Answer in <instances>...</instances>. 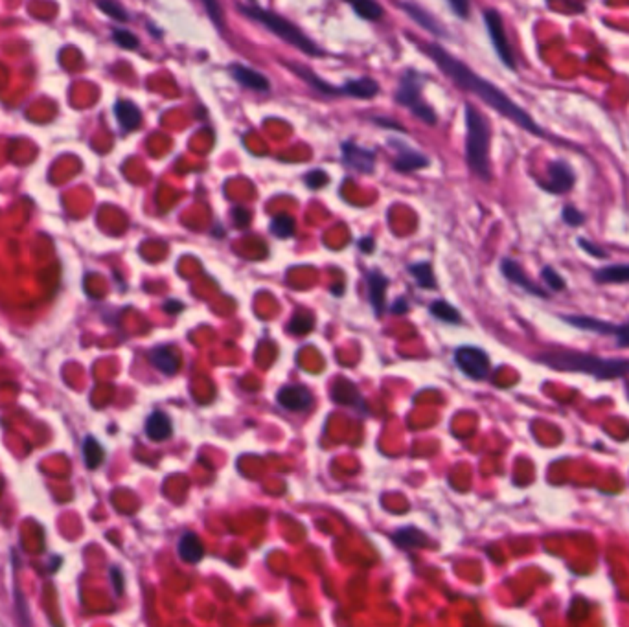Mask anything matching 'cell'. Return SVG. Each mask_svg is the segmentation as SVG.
<instances>
[{"mask_svg": "<svg viewBox=\"0 0 629 627\" xmlns=\"http://www.w3.org/2000/svg\"><path fill=\"white\" fill-rule=\"evenodd\" d=\"M111 576H113V582H114V587H116V591L122 593V574H120L118 568H113Z\"/></svg>", "mask_w": 629, "mask_h": 627, "instance_id": "40", "label": "cell"}, {"mask_svg": "<svg viewBox=\"0 0 629 627\" xmlns=\"http://www.w3.org/2000/svg\"><path fill=\"white\" fill-rule=\"evenodd\" d=\"M541 186L552 193L569 192L574 186V173L563 160L552 162L549 166V183H543Z\"/></svg>", "mask_w": 629, "mask_h": 627, "instance_id": "10", "label": "cell"}, {"mask_svg": "<svg viewBox=\"0 0 629 627\" xmlns=\"http://www.w3.org/2000/svg\"><path fill=\"white\" fill-rule=\"evenodd\" d=\"M361 248L365 252H370L372 248H374V241H372L370 237H367V239H362L361 241Z\"/></svg>", "mask_w": 629, "mask_h": 627, "instance_id": "41", "label": "cell"}, {"mask_svg": "<svg viewBox=\"0 0 629 627\" xmlns=\"http://www.w3.org/2000/svg\"><path fill=\"white\" fill-rule=\"evenodd\" d=\"M596 282L602 283H629V263L628 265H607L602 267L595 274Z\"/></svg>", "mask_w": 629, "mask_h": 627, "instance_id": "21", "label": "cell"}, {"mask_svg": "<svg viewBox=\"0 0 629 627\" xmlns=\"http://www.w3.org/2000/svg\"><path fill=\"white\" fill-rule=\"evenodd\" d=\"M628 397H629V383H628Z\"/></svg>", "mask_w": 629, "mask_h": 627, "instance_id": "44", "label": "cell"}, {"mask_svg": "<svg viewBox=\"0 0 629 627\" xmlns=\"http://www.w3.org/2000/svg\"><path fill=\"white\" fill-rule=\"evenodd\" d=\"M276 400L278 403H280V407H283L285 410H291V412L306 410L307 407L313 403V397L311 394H309V390L298 385L283 386L282 390L278 392Z\"/></svg>", "mask_w": 629, "mask_h": 627, "instance_id": "12", "label": "cell"}, {"mask_svg": "<svg viewBox=\"0 0 629 627\" xmlns=\"http://www.w3.org/2000/svg\"><path fill=\"white\" fill-rule=\"evenodd\" d=\"M285 64H288V69H291L295 74H298V78H302L306 83L311 85L313 89L318 90V92H324V94H332V96L341 94V89H335V87H332V85H327L326 81H323V79L318 78L317 74H313L311 70L306 69V66H302V64H297V63H285Z\"/></svg>", "mask_w": 629, "mask_h": 627, "instance_id": "19", "label": "cell"}, {"mask_svg": "<svg viewBox=\"0 0 629 627\" xmlns=\"http://www.w3.org/2000/svg\"><path fill=\"white\" fill-rule=\"evenodd\" d=\"M234 221H236L238 227H247L248 221H250V213H248L245 208L238 206L234 210Z\"/></svg>", "mask_w": 629, "mask_h": 627, "instance_id": "38", "label": "cell"}, {"mask_svg": "<svg viewBox=\"0 0 629 627\" xmlns=\"http://www.w3.org/2000/svg\"><path fill=\"white\" fill-rule=\"evenodd\" d=\"M149 359H151V365H153L157 370H160L162 374H168V376L175 374V372L181 368V359H178L177 351H175L174 348H166V346H162V348H155V350L149 353Z\"/></svg>", "mask_w": 629, "mask_h": 627, "instance_id": "14", "label": "cell"}, {"mask_svg": "<svg viewBox=\"0 0 629 627\" xmlns=\"http://www.w3.org/2000/svg\"><path fill=\"white\" fill-rule=\"evenodd\" d=\"M411 272L414 274V278H416L418 286L425 287V289L436 286L434 276H432V269L429 263H416V265H411Z\"/></svg>", "mask_w": 629, "mask_h": 627, "instance_id": "29", "label": "cell"}, {"mask_svg": "<svg viewBox=\"0 0 629 627\" xmlns=\"http://www.w3.org/2000/svg\"><path fill=\"white\" fill-rule=\"evenodd\" d=\"M466 125H467V140H466V157L471 171L475 173L481 181H490L491 166H490V124L481 111L466 105Z\"/></svg>", "mask_w": 629, "mask_h": 627, "instance_id": "3", "label": "cell"}, {"mask_svg": "<svg viewBox=\"0 0 629 627\" xmlns=\"http://www.w3.org/2000/svg\"><path fill=\"white\" fill-rule=\"evenodd\" d=\"M238 10L241 11L243 15L248 17V19L256 20L260 22L262 26H265L271 34H274L276 37H280L282 41H285L288 45L295 46L297 50L304 52L307 55H323V50L318 48L315 43H313L306 34H304L300 28L289 22L288 19H283V17L276 15L273 11L269 10H263V8H258L256 4H239Z\"/></svg>", "mask_w": 629, "mask_h": 627, "instance_id": "4", "label": "cell"}, {"mask_svg": "<svg viewBox=\"0 0 629 627\" xmlns=\"http://www.w3.org/2000/svg\"><path fill=\"white\" fill-rule=\"evenodd\" d=\"M352 10L365 20H379L383 17V8L376 0H346Z\"/></svg>", "mask_w": 629, "mask_h": 627, "instance_id": "22", "label": "cell"}, {"mask_svg": "<svg viewBox=\"0 0 629 627\" xmlns=\"http://www.w3.org/2000/svg\"><path fill=\"white\" fill-rule=\"evenodd\" d=\"M431 313L436 316V318H440L444 322H451V324H458L460 322V315L456 311L455 307L451 304H447V302H434L431 307Z\"/></svg>", "mask_w": 629, "mask_h": 627, "instance_id": "28", "label": "cell"}, {"mask_svg": "<svg viewBox=\"0 0 629 627\" xmlns=\"http://www.w3.org/2000/svg\"><path fill=\"white\" fill-rule=\"evenodd\" d=\"M230 74H232V78L236 79L239 85H243V87H247V89L250 90L267 92V90L271 89V83H269V79L265 78V76L256 72V70L250 69V66H245V64H232V66H230Z\"/></svg>", "mask_w": 629, "mask_h": 627, "instance_id": "13", "label": "cell"}, {"mask_svg": "<svg viewBox=\"0 0 629 627\" xmlns=\"http://www.w3.org/2000/svg\"><path fill=\"white\" fill-rule=\"evenodd\" d=\"M271 232L276 237H291L295 234V219L291 216H276L271 221Z\"/></svg>", "mask_w": 629, "mask_h": 627, "instance_id": "27", "label": "cell"}, {"mask_svg": "<svg viewBox=\"0 0 629 627\" xmlns=\"http://www.w3.org/2000/svg\"><path fill=\"white\" fill-rule=\"evenodd\" d=\"M83 458L89 470H96L105 458L104 447L94 438H87L83 442Z\"/></svg>", "mask_w": 629, "mask_h": 627, "instance_id": "23", "label": "cell"}, {"mask_svg": "<svg viewBox=\"0 0 629 627\" xmlns=\"http://www.w3.org/2000/svg\"><path fill=\"white\" fill-rule=\"evenodd\" d=\"M421 78L418 72L414 70H407L405 74L402 76V81H400V87H397L396 99L397 104L407 107L414 116L425 122L427 125H436V113L427 105V101L423 99V92H421Z\"/></svg>", "mask_w": 629, "mask_h": 627, "instance_id": "5", "label": "cell"}, {"mask_svg": "<svg viewBox=\"0 0 629 627\" xmlns=\"http://www.w3.org/2000/svg\"><path fill=\"white\" fill-rule=\"evenodd\" d=\"M388 280L387 278H383L381 274H370L368 278V286H370V298H372V304L376 307L377 313H381V307H383V300H385V287H387Z\"/></svg>", "mask_w": 629, "mask_h": 627, "instance_id": "24", "label": "cell"}, {"mask_svg": "<svg viewBox=\"0 0 629 627\" xmlns=\"http://www.w3.org/2000/svg\"><path fill=\"white\" fill-rule=\"evenodd\" d=\"M306 183L309 188H315V190L323 188V186H326L327 184V175L324 171H320V169H317V171H311L309 175H307Z\"/></svg>", "mask_w": 629, "mask_h": 627, "instance_id": "35", "label": "cell"}, {"mask_svg": "<svg viewBox=\"0 0 629 627\" xmlns=\"http://www.w3.org/2000/svg\"><path fill=\"white\" fill-rule=\"evenodd\" d=\"M113 37H114V41H116V43H118V45L122 46V48L133 50V48H136V46H139V39H136V37H134V35L131 34V31L114 30Z\"/></svg>", "mask_w": 629, "mask_h": 627, "instance_id": "34", "label": "cell"}, {"mask_svg": "<svg viewBox=\"0 0 629 627\" xmlns=\"http://www.w3.org/2000/svg\"><path fill=\"white\" fill-rule=\"evenodd\" d=\"M204 6V10L209 13L210 20H212L213 24L218 26L219 30H223L225 26V17H223V10H221V6H219L218 0H201Z\"/></svg>", "mask_w": 629, "mask_h": 627, "instance_id": "33", "label": "cell"}, {"mask_svg": "<svg viewBox=\"0 0 629 627\" xmlns=\"http://www.w3.org/2000/svg\"><path fill=\"white\" fill-rule=\"evenodd\" d=\"M114 114H116V118H118V124L120 127L124 129V131H134L136 127H140L142 124V113L133 101H118L116 107H114Z\"/></svg>", "mask_w": 629, "mask_h": 627, "instance_id": "16", "label": "cell"}, {"mask_svg": "<svg viewBox=\"0 0 629 627\" xmlns=\"http://www.w3.org/2000/svg\"><path fill=\"white\" fill-rule=\"evenodd\" d=\"M403 10H405L407 13L412 17V20H416L420 26H423V28L434 31V34H438V35L441 34L440 24H438V22H436V20L432 19L429 13H425V11L421 10V8H418V6H412V4H403Z\"/></svg>", "mask_w": 629, "mask_h": 627, "instance_id": "25", "label": "cell"}, {"mask_svg": "<svg viewBox=\"0 0 629 627\" xmlns=\"http://www.w3.org/2000/svg\"><path fill=\"white\" fill-rule=\"evenodd\" d=\"M580 245H581V248H584V251H587V252H589V254H593V256L607 258V252L602 251V248H596L595 245H593V243H591V241H585V239H580Z\"/></svg>", "mask_w": 629, "mask_h": 627, "instance_id": "39", "label": "cell"}, {"mask_svg": "<svg viewBox=\"0 0 629 627\" xmlns=\"http://www.w3.org/2000/svg\"><path fill=\"white\" fill-rule=\"evenodd\" d=\"M537 362L549 366L552 370L587 374V376L605 381L629 376V359H605V357L593 355V353L563 350V348L543 351L537 355Z\"/></svg>", "mask_w": 629, "mask_h": 627, "instance_id": "2", "label": "cell"}, {"mask_svg": "<svg viewBox=\"0 0 629 627\" xmlns=\"http://www.w3.org/2000/svg\"><path fill=\"white\" fill-rule=\"evenodd\" d=\"M455 361L467 377L482 381L490 374V357L481 348L475 346H462L455 351Z\"/></svg>", "mask_w": 629, "mask_h": 627, "instance_id": "7", "label": "cell"}, {"mask_svg": "<svg viewBox=\"0 0 629 627\" xmlns=\"http://www.w3.org/2000/svg\"><path fill=\"white\" fill-rule=\"evenodd\" d=\"M427 54L431 55L432 61L438 64V69L446 76H449L460 89L469 90L475 96H479L484 104L493 107L497 113H500L506 118H510L511 122H516L519 127L530 131L535 136H543V129L535 124L530 114L521 109L516 101H511L499 87H495L493 83H490V81H486L479 74H475L469 66H466L462 61L456 59L455 55L449 54L447 50L441 48L440 45H427Z\"/></svg>", "mask_w": 629, "mask_h": 627, "instance_id": "1", "label": "cell"}, {"mask_svg": "<svg viewBox=\"0 0 629 627\" xmlns=\"http://www.w3.org/2000/svg\"><path fill=\"white\" fill-rule=\"evenodd\" d=\"M204 547L201 543V539L197 537V533H184L181 541H178V556L183 558V561L186 563H197L203 559Z\"/></svg>", "mask_w": 629, "mask_h": 627, "instance_id": "17", "label": "cell"}, {"mask_svg": "<svg viewBox=\"0 0 629 627\" xmlns=\"http://www.w3.org/2000/svg\"><path fill=\"white\" fill-rule=\"evenodd\" d=\"M181 307H183V304H181V302H175V306H171V302H168V306H166V309H168V311H178Z\"/></svg>", "mask_w": 629, "mask_h": 627, "instance_id": "43", "label": "cell"}, {"mask_svg": "<svg viewBox=\"0 0 629 627\" xmlns=\"http://www.w3.org/2000/svg\"><path fill=\"white\" fill-rule=\"evenodd\" d=\"M377 92H379V85H377V81L368 78L352 79V81H348L344 87H341V94L352 96V98L368 99L377 96Z\"/></svg>", "mask_w": 629, "mask_h": 627, "instance_id": "18", "label": "cell"}, {"mask_svg": "<svg viewBox=\"0 0 629 627\" xmlns=\"http://www.w3.org/2000/svg\"><path fill=\"white\" fill-rule=\"evenodd\" d=\"M447 2L460 19H467V15H469V0H447Z\"/></svg>", "mask_w": 629, "mask_h": 627, "instance_id": "37", "label": "cell"}, {"mask_svg": "<svg viewBox=\"0 0 629 627\" xmlns=\"http://www.w3.org/2000/svg\"><path fill=\"white\" fill-rule=\"evenodd\" d=\"M563 219L567 225H570V227H580L585 218H584V213L578 212L574 206H567L563 210Z\"/></svg>", "mask_w": 629, "mask_h": 627, "instance_id": "36", "label": "cell"}, {"mask_svg": "<svg viewBox=\"0 0 629 627\" xmlns=\"http://www.w3.org/2000/svg\"><path fill=\"white\" fill-rule=\"evenodd\" d=\"M484 22L486 28H488V34H490V39L495 46L497 55L500 57V61L508 66V69H516V59H514V52H511L510 45H508V37H506L504 24H502V17H500L499 11L495 10H486L484 11Z\"/></svg>", "mask_w": 629, "mask_h": 627, "instance_id": "8", "label": "cell"}, {"mask_svg": "<svg viewBox=\"0 0 629 627\" xmlns=\"http://www.w3.org/2000/svg\"><path fill=\"white\" fill-rule=\"evenodd\" d=\"M561 318L570 326L580 327V330L595 331L600 335H613L620 348H629V322L628 324H613V322H605L602 318L585 315H563Z\"/></svg>", "mask_w": 629, "mask_h": 627, "instance_id": "6", "label": "cell"}, {"mask_svg": "<svg viewBox=\"0 0 629 627\" xmlns=\"http://www.w3.org/2000/svg\"><path fill=\"white\" fill-rule=\"evenodd\" d=\"M394 539H396V543L400 547H405V549H416V547H423L425 544V535L418 532L416 528L400 530V532H396Z\"/></svg>", "mask_w": 629, "mask_h": 627, "instance_id": "26", "label": "cell"}, {"mask_svg": "<svg viewBox=\"0 0 629 627\" xmlns=\"http://www.w3.org/2000/svg\"><path fill=\"white\" fill-rule=\"evenodd\" d=\"M429 166V158L425 155H421L420 151H412V149H403L397 155L396 162H394V168L397 171H414V169H423Z\"/></svg>", "mask_w": 629, "mask_h": 627, "instance_id": "20", "label": "cell"}, {"mask_svg": "<svg viewBox=\"0 0 629 627\" xmlns=\"http://www.w3.org/2000/svg\"><path fill=\"white\" fill-rule=\"evenodd\" d=\"M500 271L504 274L511 283H516V286L523 287L525 291H528L530 295H535V297H541V298H546V291L543 287H539L535 282H532L528 274L523 271V267L519 265L517 262L514 260H504V262L500 263Z\"/></svg>", "mask_w": 629, "mask_h": 627, "instance_id": "11", "label": "cell"}, {"mask_svg": "<svg viewBox=\"0 0 629 627\" xmlns=\"http://www.w3.org/2000/svg\"><path fill=\"white\" fill-rule=\"evenodd\" d=\"M250 2H254V0H250Z\"/></svg>", "mask_w": 629, "mask_h": 627, "instance_id": "45", "label": "cell"}, {"mask_svg": "<svg viewBox=\"0 0 629 627\" xmlns=\"http://www.w3.org/2000/svg\"><path fill=\"white\" fill-rule=\"evenodd\" d=\"M342 158L350 168L361 173H372L376 168V153L353 142L342 143Z\"/></svg>", "mask_w": 629, "mask_h": 627, "instance_id": "9", "label": "cell"}, {"mask_svg": "<svg viewBox=\"0 0 629 627\" xmlns=\"http://www.w3.org/2000/svg\"><path fill=\"white\" fill-rule=\"evenodd\" d=\"M541 278L545 280L546 287H549L550 291H563L565 287H567V282L563 280L560 272L556 271L552 265H545L543 267V271H541Z\"/></svg>", "mask_w": 629, "mask_h": 627, "instance_id": "30", "label": "cell"}, {"mask_svg": "<svg viewBox=\"0 0 629 627\" xmlns=\"http://www.w3.org/2000/svg\"><path fill=\"white\" fill-rule=\"evenodd\" d=\"M98 8L101 11H105L107 15L113 17V19H118V20H127L129 15H127V11L122 8V6L116 2V0H98Z\"/></svg>", "mask_w": 629, "mask_h": 627, "instance_id": "32", "label": "cell"}, {"mask_svg": "<svg viewBox=\"0 0 629 627\" xmlns=\"http://www.w3.org/2000/svg\"><path fill=\"white\" fill-rule=\"evenodd\" d=\"M313 326H315V322H313L311 316L297 315L291 322H289L288 327L291 333H295V335H307V333L313 330Z\"/></svg>", "mask_w": 629, "mask_h": 627, "instance_id": "31", "label": "cell"}, {"mask_svg": "<svg viewBox=\"0 0 629 627\" xmlns=\"http://www.w3.org/2000/svg\"><path fill=\"white\" fill-rule=\"evenodd\" d=\"M397 306H394L392 307V313H402V311H407V306H405V300H397L396 302Z\"/></svg>", "mask_w": 629, "mask_h": 627, "instance_id": "42", "label": "cell"}, {"mask_svg": "<svg viewBox=\"0 0 629 627\" xmlns=\"http://www.w3.org/2000/svg\"><path fill=\"white\" fill-rule=\"evenodd\" d=\"M171 432H174L171 420L164 412H160V410H155L153 414L148 418V421H146V435L153 439V442L168 439L171 436Z\"/></svg>", "mask_w": 629, "mask_h": 627, "instance_id": "15", "label": "cell"}]
</instances>
